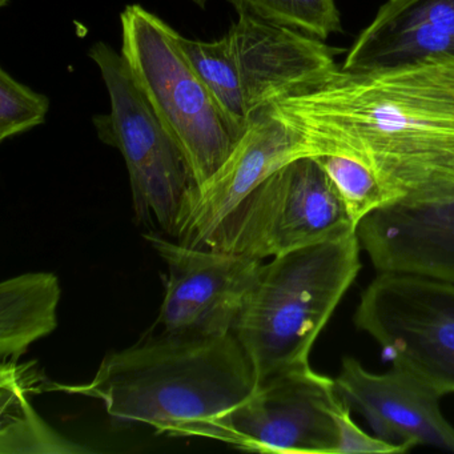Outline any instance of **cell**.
Returning a JSON list of instances; mask_svg holds the SVG:
<instances>
[{"instance_id":"8","label":"cell","mask_w":454,"mask_h":454,"mask_svg":"<svg viewBox=\"0 0 454 454\" xmlns=\"http://www.w3.org/2000/svg\"><path fill=\"white\" fill-rule=\"evenodd\" d=\"M336 381L312 366L273 374L225 413L191 425L182 437L211 438L257 453L333 454Z\"/></svg>"},{"instance_id":"19","label":"cell","mask_w":454,"mask_h":454,"mask_svg":"<svg viewBox=\"0 0 454 454\" xmlns=\"http://www.w3.org/2000/svg\"><path fill=\"white\" fill-rule=\"evenodd\" d=\"M50 100L20 83L4 68L0 70V142L41 126Z\"/></svg>"},{"instance_id":"14","label":"cell","mask_w":454,"mask_h":454,"mask_svg":"<svg viewBox=\"0 0 454 454\" xmlns=\"http://www.w3.org/2000/svg\"><path fill=\"white\" fill-rule=\"evenodd\" d=\"M440 59H454V0H387L340 68L365 73Z\"/></svg>"},{"instance_id":"22","label":"cell","mask_w":454,"mask_h":454,"mask_svg":"<svg viewBox=\"0 0 454 454\" xmlns=\"http://www.w3.org/2000/svg\"><path fill=\"white\" fill-rule=\"evenodd\" d=\"M9 0H0V6L4 7Z\"/></svg>"},{"instance_id":"10","label":"cell","mask_w":454,"mask_h":454,"mask_svg":"<svg viewBox=\"0 0 454 454\" xmlns=\"http://www.w3.org/2000/svg\"><path fill=\"white\" fill-rule=\"evenodd\" d=\"M145 239L168 268L158 318L161 332L187 336L232 333L259 280L262 262L232 252L193 248L158 232Z\"/></svg>"},{"instance_id":"5","label":"cell","mask_w":454,"mask_h":454,"mask_svg":"<svg viewBox=\"0 0 454 454\" xmlns=\"http://www.w3.org/2000/svg\"><path fill=\"white\" fill-rule=\"evenodd\" d=\"M121 57L137 86L184 153L192 185L227 160L240 135L180 47L171 26L139 4L121 15Z\"/></svg>"},{"instance_id":"7","label":"cell","mask_w":454,"mask_h":454,"mask_svg":"<svg viewBox=\"0 0 454 454\" xmlns=\"http://www.w3.org/2000/svg\"><path fill=\"white\" fill-rule=\"evenodd\" d=\"M89 57L99 67L111 113L95 116L98 135L126 161L135 214L172 236L185 193L192 185L184 153L143 94L121 54L98 42Z\"/></svg>"},{"instance_id":"1","label":"cell","mask_w":454,"mask_h":454,"mask_svg":"<svg viewBox=\"0 0 454 454\" xmlns=\"http://www.w3.org/2000/svg\"><path fill=\"white\" fill-rule=\"evenodd\" d=\"M276 102L309 156L355 159L401 200H454V59L365 73L339 67Z\"/></svg>"},{"instance_id":"15","label":"cell","mask_w":454,"mask_h":454,"mask_svg":"<svg viewBox=\"0 0 454 454\" xmlns=\"http://www.w3.org/2000/svg\"><path fill=\"white\" fill-rule=\"evenodd\" d=\"M62 289L54 273H25L0 286V358L17 364L31 344L58 326Z\"/></svg>"},{"instance_id":"17","label":"cell","mask_w":454,"mask_h":454,"mask_svg":"<svg viewBox=\"0 0 454 454\" xmlns=\"http://www.w3.org/2000/svg\"><path fill=\"white\" fill-rule=\"evenodd\" d=\"M333 183L348 216L357 230L369 215L401 200L365 164L340 155L315 156Z\"/></svg>"},{"instance_id":"9","label":"cell","mask_w":454,"mask_h":454,"mask_svg":"<svg viewBox=\"0 0 454 454\" xmlns=\"http://www.w3.org/2000/svg\"><path fill=\"white\" fill-rule=\"evenodd\" d=\"M360 331L441 395L454 393V283L406 272H380L355 313Z\"/></svg>"},{"instance_id":"12","label":"cell","mask_w":454,"mask_h":454,"mask_svg":"<svg viewBox=\"0 0 454 454\" xmlns=\"http://www.w3.org/2000/svg\"><path fill=\"white\" fill-rule=\"evenodd\" d=\"M334 381L341 400L366 419L377 437L405 451L427 445L454 453V427L440 406L443 395L413 372L392 365L373 373L344 357Z\"/></svg>"},{"instance_id":"6","label":"cell","mask_w":454,"mask_h":454,"mask_svg":"<svg viewBox=\"0 0 454 454\" xmlns=\"http://www.w3.org/2000/svg\"><path fill=\"white\" fill-rule=\"evenodd\" d=\"M356 231L317 159L304 156L260 183L225 217L204 248L264 262Z\"/></svg>"},{"instance_id":"20","label":"cell","mask_w":454,"mask_h":454,"mask_svg":"<svg viewBox=\"0 0 454 454\" xmlns=\"http://www.w3.org/2000/svg\"><path fill=\"white\" fill-rule=\"evenodd\" d=\"M352 409L341 400L332 408L337 430V442L333 454H393L403 453V449L395 443L387 442L377 435H371L361 429L350 416Z\"/></svg>"},{"instance_id":"16","label":"cell","mask_w":454,"mask_h":454,"mask_svg":"<svg viewBox=\"0 0 454 454\" xmlns=\"http://www.w3.org/2000/svg\"><path fill=\"white\" fill-rule=\"evenodd\" d=\"M0 453H84L89 451L44 424L26 398L22 366L2 364Z\"/></svg>"},{"instance_id":"11","label":"cell","mask_w":454,"mask_h":454,"mask_svg":"<svg viewBox=\"0 0 454 454\" xmlns=\"http://www.w3.org/2000/svg\"><path fill=\"white\" fill-rule=\"evenodd\" d=\"M309 156L301 132L278 102L252 115L243 137L222 167L183 199L172 236L204 248L225 217L270 175L294 159Z\"/></svg>"},{"instance_id":"18","label":"cell","mask_w":454,"mask_h":454,"mask_svg":"<svg viewBox=\"0 0 454 454\" xmlns=\"http://www.w3.org/2000/svg\"><path fill=\"white\" fill-rule=\"evenodd\" d=\"M238 12L325 41L341 30L334 0H231Z\"/></svg>"},{"instance_id":"13","label":"cell","mask_w":454,"mask_h":454,"mask_svg":"<svg viewBox=\"0 0 454 454\" xmlns=\"http://www.w3.org/2000/svg\"><path fill=\"white\" fill-rule=\"evenodd\" d=\"M356 232L379 272L454 283V200L397 201L369 215Z\"/></svg>"},{"instance_id":"3","label":"cell","mask_w":454,"mask_h":454,"mask_svg":"<svg viewBox=\"0 0 454 454\" xmlns=\"http://www.w3.org/2000/svg\"><path fill=\"white\" fill-rule=\"evenodd\" d=\"M357 232L273 257L232 333L257 381L310 366L309 355L361 270Z\"/></svg>"},{"instance_id":"4","label":"cell","mask_w":454,"mask_h":454,"mask_svg":"<svg viewBox=\"0 0 454 454\" xmlns=\"http://www.w3.org/2000/svg\"><path fill=\"white\" fill-rule=\"evenodd\" d=\"M224 38L179 36L180 47L243 137L252 115L328 78L340 66L324 41L238 12Z\"/></svg>"},{"instance_id":"21","label":"cell","mask_w":454,"mask_h":454,"mask_svg":"<svg viewBox=\"0 0 454 454\" xmlns=\"http://www.w3.org/2000/svg\"><path fill=\"white\" fill-rule=\"evenodd\" d=\"M192 2L193 4H198V6L206 7L207 2H208V0H192Z\"/></svg>"},{"instance_id":"2","label":"cell","mask_w":454,"mask_h":454,"mask_svg":"<svg viewBox=\"0 0 454 454\" xmlns=\"http://www.w3.org/2000/svg\"><path fill=\"white\" fill-rule=\"evenodd\" d=\"M257 379L235 334L187 336L161 332L108 353L91 381L52 389L97 398L119 425H148L182 437L191 425L246 400Z\"/></svg>"}]
</instances>
